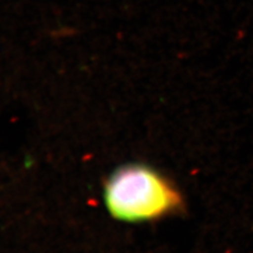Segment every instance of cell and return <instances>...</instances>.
<instances>
[{
	"label": "cell",
	"mask_w": 253,
	"mask_h": 253,
	"mask_svg": "<svg viewBox=\"0 0 253 253\" xmlns=\"http://www.w3.org/2000/svg\"><path fill=\"white\" fill-rule=\"evenodd\" d=\"M109 212L125 221H147L176 211L181 197L169 181L145 165H128L110 176L104 190Z\"/></svg>",
	"instance_id": "cell-1"
}]
</instances>
